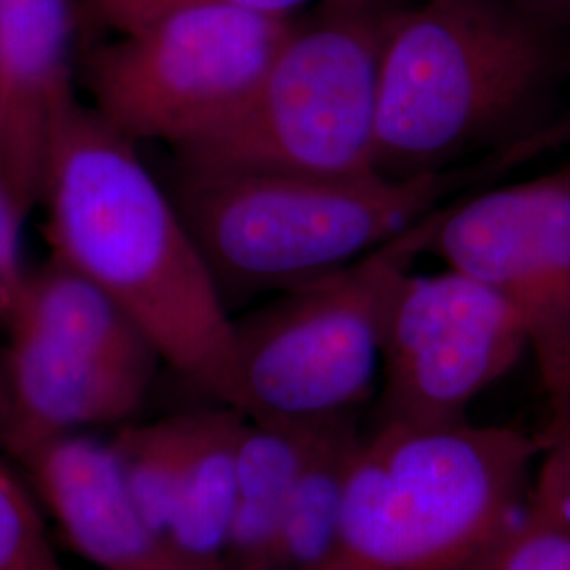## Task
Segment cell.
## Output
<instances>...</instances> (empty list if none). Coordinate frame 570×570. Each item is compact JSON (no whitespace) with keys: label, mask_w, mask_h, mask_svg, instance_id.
Listing matches in <instances>:
<instances>
[{"label":"cell","mask_w":570,"mask_h":570,"mask_svg":"<svg viewBox=\"0 0 570 570\" xmlns=\"http://www.w3.org/2000/svg\"><path fill=\"white\" fill-rule=\"evenodd\" d=\"M553 142L543 131L484 159L407 178L180 165L174 199L225 301L279 294L364 261Z\"/></svg>","instance_id":"cell-2"},{"label":"cell","mask_w":570,"mask_h":570,"mask_svg":"<svg viewBox=\"0 0 570 570\" xmlns=\"http://www.w3.org/2000/svg\"><path fill=\"white\" fill-rule=\"evenodd\" d=\"M0 570H66L49 546L39 508L0 465Z\"/></svg>","instance_id":"cell-18"},{"label":"cell","mask_w":570,"mask_h":570,"mask_svg":"<svg viewBox=\"0 0 570 570\" xmlns=\"http://www.w3.org/2000/svg\"><path fill=\"white\" fill-rule=\"evenodd\" d=\"M530 492L548 501L570 522V407L553 412Z\"/></svg>","instance_id":"cell-20"},{"label":"cell","mask_w":570,"mask_h":570,"mask_svg":"<svg viewBox=\"0 0 570 570\" xmlns=\"http://www.w3.org/2000/svg\"><path fill=\"white\" fill-rule=\"evenodd\" d=\"M292 28L268 70L225 125L178 153L180 165L289 174H367L376 157L385 0H326Z\"/></svg>","instance_id":"cell-5"},{"label":"cell","mask_w":570,"mask_h":570,"mask_svg":"<svg viewBox=\"0 0 570 570\" xmlns=\"http://www.w3.org/2000/svg\"><path fill=\"white\" fill-rule=\"evenodd\" d=\"M112 449L136 508L165 548L183 478L186 414L122 429L112 440Z\"/></svg>","instance_id":"cell-16"},{"label":"cell","mask_w":570,"mask_h":570,"mask_svg":"<svg viewBox=\"0 0 570 570\" xmlns=\"http://www.w3.org/2000/svg\"><path fill=\"white\" fill-rule=\"evenodd\" d=\"M362 435L353 419L327 425L296 482L271 570H327L341 534L346 475Z\"/></svg>","instance_id":"cell-15"},{"label":"cell","mask_w":570,"mask_h":570,"mask_svg":"<svg viewBox=\"0 0 570 570\" xmlns=\"http://www.w3.org/2000/svg\"><path fill=\"white\" fill-rule=\"evenodd\" d=\"M425 244L428 218L364 261L279 292L235 322L225 406L305 428L353 419L381 379L395 285Z\"/></svg>","instance_id":"cell-6"},{"label":"cell","mask_w":570,"mask_h":570,"mask_svg":"<svg viewBox=\"0 0 570 570\" xmlns=\"http://www.w3.org/2000/svg\"><path fill=\"white\" fill-rule=\"evenodd\" d=\"M91 11L119 35L134 32L186 0H87Z\"/></svg>","instance_id":"cell-21"},{"label":"cell","mask_w":570,"mask_h":570,"mask_svg":"<svg viewBox=\"0 0 570 570\" xmlns=\"http://www.w3.org/2000/svg\"><path fill=\"white\" fill-rule=\"evenodd\" d=\"M292 28L220 2L180 4L91 60L98 115L131 142L180 150L242 110Z\"/></svg>","instance_id":"cell-7"},{"label":"cell","mask_w":570,"mask_h":570,"mask_svg":"<svg viewBox=\"0 0 570 570\" xmlns=\"http://www.w3.org/2000/svg\"><path fill=\"white\" fill-rule=\"evenodd\" d=\"M242 425L235 407L186 414L183 478L165 537L171 570H226Z\"/></svg>","instance_id":"cell-13"},{"label":"cell","mask_w":570,"mask_h":570,"mask_svg":"<svg viewBox=\"0 0 570 570\" xmlns=\"http://www.w3.org/2000/svg\"><path fill=\"white\" fill-rule=\"evenodd\" d=\"M72 0H0V171L28 205L42 195L72 100Z\"/></svg>","instance_id":"cell-11"},{"label":"cell","mask_w":570,"mask_h":570,"mask_svg":"<svg viewBox=\"0 0 570 570\" xmlns=\"http://www.w3.org/2000/svg\"><path fill=\"white\" fill-rule=\"evenodd\" d=\"M489 570H570V522L548 501L529 492Z\"/></svg>","instance_id":"cell-17"},{"label":"cell","mask_w":570,"mask_h":570,"mask_svg":"<svg viewBox=\"0 0 570 570\" xmlns=\"http://www.w3.org/2000/svg\"><path fill=\"white\" fill-rule=\"evenodd\" d=\"M558 23L513 0H425L393 11L381 58L374 169L442 171L550 129L564 77Z\"/></svg>","instance_id":"cell-3"},{"label":"cell","mask_w":570,"mask_h":570,"mask_svg":"<svg viewBox=\"0 0 570 570\" xmlns=\"http://www.w3.org/2000/svg\"><path fill=\"white\" fill-rule=\"evenodd\" d=\"M0 174H2V171H0Z\"/></svg>","instance_id":"cell-25"},{"label":"cell","mask_w":570,"mask_h":570,"mask_svg":"<svg viewBox=\"0 0 570 570\" xmlns=\"http://www.w3.org/2000/svg\"><path fill=\"white\" fill-rule=\"evenodd\" d=\"M16 459L85 560L100 570H171L161 539L127 490L112 442L68 433Z\"/></svg>","instance_id":"cell-12"},{"label":"cell","mask_w":570,"mask_h":570,"mask_svg":"<svg viewBox=\"0 0 570 570\" xmlns=\"http://www.w3.org/2000/svg\"><path fill=\"white\" fill-rule=\"evenodd\" d=\"M0 364V442L13 456L47 440L136 414L153 367L127 366L91 346L9 326Z\"/></svg>","instance_id":"cell-10"},{"label":"cell","mask_w":570,"mask_h":570,"mask_svg":"<svg viewBox=\"0 0 570 570\" xmlns=\"http://www.w3.org/2000/svg\"><path fill=\"white\" fill-rule=\"evenodd\" d=\"M186 2H197V0H186ZM209 2L228 4V7L242 9L247 13H256V16H263V18L292 20V13H296L298 9H303L313 0H209Z\"/></svg>","instance_id":"cell-22"},{"label":"cell","mask_w":570,"mask_h":570,"mask_svg":"<svg viewBox=\"0 0 570 570\" xmlns=\"http://www.w3.org/2000/svg\"><path fill=\"white\" fill-rule=\"evenodd\" d=\"M543 440L501 425L381 423L346 475L327 570H489Z\"/></svg>","instance_id":"cell-4"},{"label":"cell","mask_w":570,"mask_h":570,"mask_svg":"<svg viewBox=\"0 0 570 570\" xmlns=\"http://www.w3.org/2000/svg\"><path fill=\"white\" fill-rule=\"evenodd\" d=\"M558 26L570 23V0H513Z\"/></svg>","instance_id":"cell-23"},{"label":"cell","mask_w":570,"mask_h":570,"mask_svg":"<svg viewBox=\"0 0 570 570\" xmlns=\"http://www.w3.org/2000/svg\"><path fill=\"white\" fill-rule=\"evenodd\" d=\"M26 207L0 174V320H7L20 301L28 273L21 263V216Z\"/></svg>","instance_id":"cell-19"},{"label":"cell","mask_w":570,"mask_h":570,"mask_svg":"<svg viewBox=\"0 0 570 570\" xmlns=\"http://www.w3.org/2000/svg\"><path fill=\"white\" fill-rule=\"evenodd\" d=\"M326 428L244 416L237 440L235 518L226 570H271L296 482Z\"/></svg>","instance_id":"cell-14"},{"label":"cell","mask_w":570,"mask_h":570,"mask_svg":"<svg viewBox=\"0 0 570 570\" xmlns=\"http://www.w3.org/2000/svg\"><path fill=\"white\" fill-rule=\"evenodd\" d=\"M425 252L518 311L551 406L560 402L570 385V161L438 209Z\"/></svg>","instance_id":"cell-8"},{"label":"cell","mask_w":570,"mask_h":570,"mask_svg":"<svg viewBox=\"0 0 570 570\" xmlns=\"http://www.w3.org/2000/svg\"><path fill=\"white\" fill-rule=\"evenodd\" d=\"M41 197L56 261L106 292L165 364L225 406L235 320L174 195L134 142L77 108L53 144Z\"/></svg>","instance_id":"cell-1"},{"label":"cell","mask_w":570,"mask_h":570,"mask_svg":"<svg viewBox=\"0 0 570 570\" xmlns=\"http://www.w3.org/2000/svg\"><path fill=\"white\" fill-rule=\"evenodd\" d=\"M567 407H570V385L567 389V393L562 395V400L553 404V412H560V410H567Z\"/></svg>","instance_id":"cell-24"},{"label":"cell","mask_w":570,"mask_h":570,"mask_svg":"<svg viewBox=\"0 0 570 570\" xmlns=\"http://www.w3.org/2000/svg\"><path fill=\"white\" fill-rule=\"evenodd\" d=\"M527 351L522 317L489 285L449 266L428 275L406 271L385 317L381 423L465 421L471 404Z\"/></svg>","instance_id":"cell-9"}]
</instances>
